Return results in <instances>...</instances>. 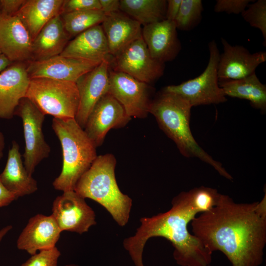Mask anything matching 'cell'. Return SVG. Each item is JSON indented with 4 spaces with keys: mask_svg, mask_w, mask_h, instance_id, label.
<instances>
[{
    "mask_svg": "<svg viewBox=\"0 0 266 266\" xmlns=\"http://www.w3.org/2000/svg\"><path fill=\"white\" fill-rule=\"evenodd\" d=\"M15 200V196L8 191L0 181V208L9 205Z\"/></svg>",
    "mask_w": 266,
    "mask_h": 266,
    "instance_id": "cell-37",
    "label": "cell"
},
{
    "mask_svg": "<svg viewBox=\"0 0 266 266\" xmlns=\"http://www.w3.org/2000/svg\"><path fill=\"white\" fill-rule=\"evenodd\" d=\"M62 232L51 215L38 214L29 220L17 239V247L32 256L56 247Z\"/></svg>",
    "mask_w": 266,
    "mask_h": 266,
    "instance_id": "cell-19",
    "label": "cell"
},
{
    "mask_svg": "<svg viewBox=\"0 0 266 266\" xmlns=\"http://www.w3.org/2000/svg\"><path fill=\"white\" fill-rule=\"evenodd\" d=\"M101 26L112 58L142 36L141 25L120 11L106 16Z\"/></svg>",
    "mask_w": 266,
    "mask_h": 266,
    "instance_id": "cell-21",
    "label": "cell"
},
{
    "mask_svg": "<svg viewBox=\"0 0 266 266\" xmlns=\"http://www.w3.org/2000/svg\"><path fill=\"white\" fill-rule=\"evenodd\" d=\"M211 266L209 265H208V266Z\"/></svg>",
    "mask_w": 266,
    "mask_h": 266,
    "instance_id": "cell-42",
    "label": "cell"
},
{
    "mask_svg": "<svg viewBox=\"0 0 266 266\" xmlns=\"http://www.w3.org/2000/svg\"><path fill=\"white\" fill-rule=\"evenodd\" d=\"M203 10L201 0H182L174 21L177 29L188 31L194 29L200 23Z\"/></svg>",
    "mask_w": 266,
    "mask_h": 266,
    "instance_id": "cell-28",
    "label": "cell"
},
{
    "mask_svg": "<svg viewBox=\"0 0 266 266\" xmlns=\"http://www.w3.org/2000/svg\"><path fill=\"white\" fill-rule=\"evenodd\" d=\"M109 82L108 93L119 102L129 117L144 118L147 116L152 101L149 84L110 69Z\"/></svg>",
    "mask_w": 266,
    "mask_h": 266,
    "instance_id": "cell-10",
    "label": "cell"
},
{
    "mask_svg": "<svg viewBox=\"0 0 266 266\" xmlns=\"http://www.w3.org/2000/svg\"><path fill=\"white\" fill-rule=\"evenodd\" d=\"M64 0H25L16 14L27 29L32 41L52 19L61 15Z\"/></svg>",
    "mask_w": 266,
    "mask_h": 266,
    "instance_id": "cell-24",
    "label": "cell"
},
{
    "mask_svg": "<svg viewBox=\"0 0 266 266\" xmlns=\"http://www.w3.org/2000/svg\"><path fill=\"white\" fill-rule=\"evenodd\" d=\"M225 95L249 100L251 106L262 112L266 111V86L256 73L244 78L219 82Z\"/></svg>",
    "mask_w": 266,
    "mask_h": 266,
    "instance_id": "cell-25",
    "label": "cell"
},
{
    "mask_svg": "<svg viewBox=\"0 0 266 266\" xmlns=\"http://www.w3.org/2000/svg\"><path fill=\"white\" fill-rule=\"evenodd\" d=\"M167 211L151 217L140 219V225L133 236L126 238L124 248L135 266H144L142 253L147 241L162 237L174 248L173 258L180 266H206L212 261L211 253L200 239L191 234L188 225L199 213L193 200L191 190L182 192L173 198Z\"/></svg>",
    "mask_w": 266,
    "mask_h": 266,
    "instance_id": "cell-2",
    "label": "cell"
},
{
    "mask_svg": "<svg viewBox=\"0 0 266 266\" xmlns=\"http://www.w3.org/2000/svg\"><path fill=\"white\" fill-rule=\"evenodd\" d=\"M165 0H120V11L143 26L166 19Z\"/></svg>",
    "mask_w": 266,
    "mask_h": 266,
    "instance_id": "cell-26",
    "label": "cell"
},
{
    "mask_svg": "<svg viewBox=\"0 0 266 266\" xmlns=\"http://www.w3.org/2000/svg\"><path fill=\"white\" fill-rule=\"evenodd\" d=\"M131 120L119 102L108 93L93 108L84 130L97 147L102 144L109 130L123 128Z\"/></svg>",
    "mask_w": 266,
    "mask_h": 266,
    "instance_id": "cell-12",
    "label": "cell"
},
{
    "mask_svg": "<svg viewBox=\"0 0 266 266\" xmlns=\"http://www.w3.org/2000/svg\"><path fill=\"white\" fill-rule=\"evenodd\" d=\"M26 98L44 115L60 119L75 118L79 102L75 82L47 78L30 79Z\"/></svg>",
    "mask_w": 266,
    "mask_h": 266,
    "instance_id": "cell-6",
    "label": "cell"
},
{
    "mask_svg": "<svg viewBox=\"0 0 266 266\" xmlns=\"http://www.w3.org/2000/svg\"><path fill=\"white\" fill-rule=\"evenodd\" d=\"M100 64L59 55L43 61L28 62L26 69L30 79L47 78L76 83Z\"/></svg>",
    "mask_w": 266,
    "mask_h": 266,
    "instance_id": "cell-15",
    "label": "cell"
},
{
    "mask_svg": "<svg viewBox=\"0 0 266 266\" xmlns=\"http://www.w3.org/2000/svg\"><path fill=\"white\" fill-rule=\"evenodd\" d=\"M223 52L218 65L219 82L239 79L254 73L257 67L266 61V52L251 53L241 45H232L221 38Z\"/></svg>",
    "mask_w": 266,
    "mask_h": 266,
    "instance_id": "cell-14",
    "label": "cell"
},
{
    "mask_svg": "<svg viewBox=\"0 0 266 266\" xmlns=\"http://www.w3.org/2000/svg\"><path fill=\"white\" fill-rule=\"evenodd\" d=\"M69 38L61 15L56 16L43 27L33 41L31 61H43L60 55Z\"/></svg>",
    "mask_w": 266,
    "mask_h": 266,
    "instance_id": "cell-23",
    "label": "cell"
},
{
    "mask_svg": "<svg viewBox=\"0 0 266 266\" xmlns=\"http://www.w3.org/2000/svg\"><path fill=\"white\" fill-rule=\"evenodd\" d=\"M32 39L17 15H0V52L11 62L31 61Z\"/></svg>",
    "mask_w": 266,
    "mask_h": 266,
    "instance_id": "cell-16",
    "label": "cell"
},
{
    "mask_svg": "<svg viewBox=\"0 0 266 266\" xmlns=\"http://www.w3.org/2000/svg\"><path fill=\"white\" fill-rule=\"evenodd\" d=\"M208 48V62L201 74L180 84L168 85L163 91L180 96L192 107L226 102V96L219 84L218 65L220 52L214 40L209 43Z\"/></svg>",
    "mask_w": 266,
    "mask_h": 266,
    "instance_id": "cell-7",
    "label": "cell"
},
{
    "mask_svg": "<svg viewBox=\"0 0 266 266\" xmlns=\"http://www.w3.org/2000/svg\"><path fill=\"white\" fill-rule=\"evenodd\" d=\"M60 15L64 28L70 37H75L86 30L100 25L106 18L101 9L71 12Z\"/></svg>",
    "mask_w": 266,
    "mask_h": 266,
    "instance_id": "cell-27",
    "label": "cell"
},
{
    "mask_svg": "<svg viewBox=\"0 0 266 266\" xmlns=\"http://www.w3.org/2000/svg\"><path fill=\"white\" fill-rule=\"evenodd\" d=\"M101 10L107 16L120 11V0H99Z\"/></svg>",
    "mask_w": 266,
    "mask_h": 266,
    "instance_id": "cell-35",
    "label": "cell"
},
{
    "mask_svg": "<svg viewBox=\"0 0 266 266\" xmlns=\"http://www.w3.org/2000/svg\"><path fill=\"white\" fill-rule=\"evenodd\" d=\"M110 65L112 70L126 73L148 84L160 78L165 69V64L152 58L142 36L112 58Z\"/></svg>",
    "mask_w": 266,
    "mask_h": 266,
    "instance_id": "cell-9",
    "label": "cell"
},
{
    "mask_svg": "<svg viewBox=\"0 0 266 266\" xmlns=\"http://www.w3.org/2000/svg\"><path fill=\"white\" fill-rule=\"evenodd\" d=\"M5 146V138L3 133L0 132V160L3 156V150Z\"/></svg>",
    "mask_w": 266,
    "mask_h": 266,
    "instance_id": "cell-39",
    "label": "cell"
},
{
    "mask_svg": "<svg viewBox=\"0 0 266 266\" xmlns=\"http://www.w3.org/2000/svg\"><path fill=\"white\" fill-rule=\"evenodd\" d=\"M65 266H78L77 265H76V264H71L66 265Z\"/></svg>",
    "mask_w": 266,
    "mask_h": 266,
    "instance_id": "cell-41",
    "label": "cell"
},
{
    "mask_svg": "<svg viewBox=\"0 0 266 266\" xmlns=\"http://www.w3.org/2000/svg\"><path fill=\"white\" fill-rule=\"evenodd\" d=\"M101 9L99 0H64L61 14L88 10Z\"/></svg>",
    "mask_w": 266,
    "mask_h": 266,
    "instance_id": "cell-33",
    "label": "cell"
},
{
    "mask_svg": "<svg viewBox=\"0 0 266 266\" xmlns=\"http://www.w3.org/2000/svg\"><path fill=\"white\" fill-rule=\"evenodd\" d=\"M60 55L100 63L112 58L101 25L94 26L69 41Z\"/></svg>",
    "mask_w": 266,
    "mask_h": 266,
    "instance_id": "cell-20",
    "label": "cell"
},
{
    "mask_svg": "<svg viewBox=\"0 0 266 266\" xmlns=\"http://www.w3.org/2000/svg\"><path fill=\"white\" fill-rule=\"evenodd\" d=\"M24 2L25 0H0V15H16Z\"/></svg>",
    "mask_w": 266,
    "mask_h": 266,
    "instance_id": "cell-34",
    "label": "cell"
},
{
    "mask_svg": "<svg viewBox=\"0 0 266 266\" xmlns=\"http://www.w3.org/2000/svg\"><path fill=\"white\" fill-rule=\"evenodd\" d=\"M116 163L112 154L98 156L77 182L74 191L100 204L119 226H124L130 218L132 200L118 187L115 174Z\"/></svg>",
    "mask_w": 266,
    "mask_h": 266,
    "instance_id": "cell-4",
    "label": "cell"
},
{
    "mask_svg": "<svg viewBox=\"0 0 266 266\" xmlns=\"http://www.w3.org/2000/svg\"><path fill=\"white\" fill-rule=\"evenodd\" d=\"M12 63L4 55L0 54V72L3 71Z\"/></svg>",
    "mask_w": 266,
    "mask_h": 266,
    "instance_id": "cell-38",
    "label": "cell"
},
{
    "mask_svg": "<svg viewBox=\"0 0 266 266\" xmlns=\"http://www.w3.org/2000/svg\"><path fill=\"white\" fill-rule=\"evenodd\" d=\"M174 21L165 19L144 26L142 36L153 59L165 64L171 61L181 50Z\"/></svg>",
    "mask_w": 266,
    "mask_h": 266,
    "instance_id": "cell-17",
    "label": "cell"
},
{
    "mask_svg": "<svg viewBox=\"0 0 266 266\" xmlns=\"http://www.w3.org/2000/svg\"><path fill=\"white\" fill-rule=\"evenodd\" d=\"M30 81L26 64L13 63L0 73V119H11Z\"/></svg>",
    "mask_w": 266,
    "mask_h": 266,
    "instance_id": "cell-18",
    "label": "cell"
},
{
    "mask_svg": "<svg viewBox=\"0 0 266 266\" xmlns=\"http://www.w3.org/2000/svg\"><path fill=\"white\" fill-rule=\"evenodd\" d=\"M194 205L199 213L211 209L216 204L220 193L215 189L201 186L191 190Z\"/></svg>",
    "mask_w": 266,
    "mask_h": 266,
    "instance_id": "cell-30",
    "label": "cell"
},
{
    "mask_svg": "<svg viewBox=\"0 0 266 266\" xmlns=\"http://www.w3.org/2000/svg\"><path fill=\"white\" fill-rule=\"evenodd\" d=\"M52 127L63 153L62 171L53 186L63 192L74 191L79 179L97 158V147L75 118H53Z\"/></svg>",
    "mask_w": 266,
    "mask_h": 266,
    "instance_id": "cell-5",
    "label": "cell"
},
{
    "mask_svg": "<svg viewBox=\"0 0 266 266\" xmlns=\"http://www.w3.org/2000/svg\"><path fill=\"white\" fill-rule=\"evenodd\" d=\"M60 255L61 252L56 247L40 251L32 255L20 266H58Z\"/></svg>",
    "mask_w": 266,
    "mask_h": 266,
    "instance_id": "cell-31",
    "label": "cell"
},
{
    "mask_svg": "<svg viewBox=\"0 0 266 266\" xmlns=\"http://www.w3.org/2000/svg\"><path fill=\"white\" fill-rule=\"evenodd\" d=\"M12 228V227L11 225H7L0 230V243Z\"/></svg>",
    "mask_w": 266,
    "mask_h": 266,
    "instance_id": "cell-40",
    "label": "cell"
},
{
    "mask_svg": "<svg viewBox=\"0 0 266 266\" xmlns=\"http://www.w3.org/2000/svg\"><path fill=\"white\" fill-rule=\"evenodd\" d=\"M252 0H217L214 10L216 12L239 14L247 7Z\"/></svg>",
    "mask_w": 266,
    "mask_h": 266,
    "instance_id": "cell-32",
    "label": "cell"
},
{
    "mask_svg": "<svg viewBox=\"0 0 266 266\" xmlns=\"http://www.w3.org/2000/svg\"><path fill=\"white\" fill-rule=\"evenodd\" d=\"M193 234L232 266H260L266 244V194L261 201L236 203L220 194L215 206L191 221Z\"/></svg>",
    "mask_w": 266,
    "mask_h": 266,
    "instance_id": "cell-1",
    "label": "cell"
},
{
    "mask_svg": "<svg viewBox=\"0 0 266 266\" xmlns=\"http://www.w3.org/2000/svg\"><path fill=\"white\" fill-rule=\"evenodd\" d=\"M51 215L62 232L79 234L96 225V215L83 198L74 191L64 192L54 200Z\"/></svg>",
    "mask_w": 266,
    "mask_h": 266,
    "instance_id": "cell-11",
    "label": "cell"
},
{
    "mask_svg": "<svg viewBox=\"0 0 266 266\" xmlns=\"http://www.w3.org/2000/svg\"><path fill=\"white\" fill-rule=\"evenodd\" d=\"M1 54L0 52V54Z\"/></svg>",
    "mask_w": 266,
    "mask_h": 266,
    "instance_id": "cell-43",
    "label": "cell"
},
{
    "mask_svg": "<svg viewBox=\"0 0 266 266\" xmlns=\"http://www.w3.org/2000/svg\"><path fill=\"white\" fill-rule=\"evenodd\" d=\"M0 181L4 187L16 199L32 194L38 189L37 181L25 167L19 151V145L13 140L8 150L7 162L0 174Z\"/></svg>",
    "mask_w": 266,
    "mask_h": 266,
    "instance_id": "cell-22",
    "label": "cell"
},
{
    "mask_svg": "<svg viewBox=\"0 0 266 266\" xmlns=\"http://www.w3.org/2000/svg\"><path fill=\"white\" fill-rule=\"evenodd\" d=\"M243 19L251 27L259 29L266 45V0H258L249 4L241 14Z\"/></svg>",
    "mask_w": 266,
    "mask_h": 266,
    "instance_id": "cell-29",
    "label": "cell"
},
{
    "mask_svg": "<svg viewBox=\"0 0 266 266\" xmlns=\"http://www.w3.org/2000/svg\"><path fill=\"white\" fill-rule=\"evenodd\" d=\"M110 64V60L103 61L76 82L79 102L75 120L83 129L96 103L108 93Z\"/></svg>",
    "mask_w": 266,
    "mask_h": 266,
    "instance_id": "cell-13",
    "label": "cell"
},
{
    "mask_svg": "<svg viewBox=\"0 0 266 266\" xmlns=\"http://www.w3.org/2000/svg\"><path fill=\"white\" fill-rule=\"evenodd\" d=\"M192 107L180 96L163 91L152 100L149 113L155 117L160 129L174 142L183 156L198 158L212 166L221 176L232 180L222 164L207 154L194 138L190 127Z\"/></svg>",
    "mask_w": 266,
    "mask_h": 266,
    "instance_id": "cell-3",
    "label": "cell"
},
{
    "mask_svg": "<svg viewBox=\"0 0 266 266\" xmlns=\"http://www.w3.org/2000/svg\"><path fill=\"white\" fill-rule=\"evenodd\" d=\"M166 1V19L174 21L178 13L182 0H168Z\"/></svg>",
    "mask_w": 266,
    "mask_h": 266,
    "instance_id": "cell-36",
    "label": "cell"
},
{
    "mask_svg": "<svg viewBox=\"0 0 266 266\" xmlns=\"http://www.w3.org/2000/svg\"><path fill=\"white\" fill-rule=\"evenodd\" d=\"M45 115L26 97L20 100L14 112V116H18L22 121L25 143L23 163L31 175L36 166L48 158L51 152L42 132Z\"/></svg>",
    "mask_w": 266,
    "mask_h": 266,
    "instance_id": "cell-8",
    "label": "cell"
}]
</instances>
